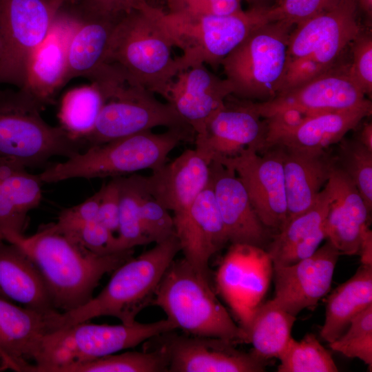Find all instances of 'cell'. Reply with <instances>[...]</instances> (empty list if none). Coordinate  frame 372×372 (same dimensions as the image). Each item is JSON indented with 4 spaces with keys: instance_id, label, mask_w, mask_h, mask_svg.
I'll return each mask as SVG.
<instances>
[{
    "instance_id": "34",
    "label": "cell",
    "mask_w": 372,
    "mask_h": 372,
    "mask_svg": "<svg viewBox=\"0 0 372 372\" xmlns=\"http://www.w3.org/2000/svg\"><path fill=\"white\" fill-rule=\"evenodd\" d=\"M104 103L101 91L92 83L69 90L61 99L60 126L73 138L83 141L93 130Z\"/></svg>"
},
{
    "instance_id": "51",
    "label": "cell",
    "mask_w": 372,
    "mask_h": 372,
    "mask_svg": "<svg viewBox=\"0 0 372 372\" xmlns=\"http://www.w3.org/2000/svg\"><path fill=\"white\" fill-rule=\"evenodd\" d=\"M356 138L369 150L372 151L371 122H366L364 123Z\"/></svg>"
},
{
    "instance_id": "28",
    "label": "cell",
    "mask_w": 372,
    "mask_h": 372,
    "mask_svg": "<svg viewBox=\"0 0 372 372\" xmlns=\"http://www.w3.org/2000/svg\"><path fill=\"white\" fill-rule=\"evenodd\" d=\"M273 262L267 252L250 246L247 254L229 262L222 283L230 307L244 329L253 311L265 296L273 275Z\"/></svg>"
},
{
    "instance_id": "12",
    "label": "cell",
    "mask_w": 372,
    "mask_h": 372,
    "mask_svg": "<svg viewBox=\"0 0 372 372\" xmlns=\"http://www.w3.org/2000/svg\"><path fill=\"white\" fill-rule=\"evenodd\" d=\"M258 152L251 148L216 161L232 169L244 185L250 202L262 224L273 234L287 219V203L279 147Z\"/></svg>"
},
{
    "instance_id": "30",
    "label": "cell",
    "mask_w": 372,
    "mask_h": 372,
    "mask_svg": "<svg viewBox=\"0 0 372 372\" xmlns=\"http://www.w3.org/2000/svg\"><path fill=\"white\" fill-rule=\"evenodd\" d=\"M0 298L45 313L59 311L36 265L17 245L0 240Z\"/></svg>"
},
{
    "instance_id": "26",
    "label": "cell",
    "mask_w": 372,
    "mask_h": 372,
    "mask_svg": "<svg viewBox=\"0 0 372 372\" xmlns=\"http://www.w3.org/2000/svg\"><path fill=\"white\" fill-rule=\"evenodd\" d=\"M76 21L68 49L65 85L77 77L88 79L105 64L109 43L119 19L66 0L63 3Z\"/></svg>"
},
{
    "instance_id": "44",
    "label": "cell",
    "mask_w": 372,
    "mask_h": 372,
    "mask_svg": "<svg viewBox=\"0 0 372 372\" xmlns=\"http://www.w3.org/2000/svg\"><path fill=\"white\" fill-rule=\"evenodd\" d=\"M331 69L309 57L288 58L276 95L300 87Z\"/></svg>"
},
{
    "instance_id": "24",
    "label": "cell",
    "mask_w": 372,
    "mask_h": 372,
    "mask_svg": "<svg viewBox=\"0 0 372 372\" xmlns=\"http://www.w3.org/2000/svg\"><path fill=\"white\" fill-rule=\"evenodd\" d=\"M331 194L325 220L326 239L340 255H358L362 233L369 227L368 210L351 180L335 163L326 184Z\"/></svg>"
},
{
    "instance_id": "19",
    "label": "cell",
    "mask_w": 372,
    "mask_h": 372,
    "mask_svg": "<svg viewBox=\"0 0 372 372\" xmlns=\"http://www.w3.org/2000/svg\"><path fill=\"white\" fill-rule=\"evenodd\" d=\"M262 118L285 108H296L310 116L371 105L346 72L332 69L310 83L278 94L264 102L248 101Z\"/></svg>"
},
{
    "instance_id": "31",
    "label": "cell",
    "mask_w": 372,
    "mask_h": 372,
    "mask_svg": "<svg viewBox=\"0 0 372 372\" xmlns=\"http://www.w3.org/2000/svg\"><path fill=\"white\" fill-rule=\"evenodd\" d=\"M371 304L372 266L361 265L329 296L320 337L331 343L344 333L356 315Z\"/></svg>"
},
{
    "instance_id": "21",
    "label": "cell",
    "mask_w": 372,
    "mask_h": 372,
    "mask_svg": "<svg viewBox=\"0 0 372 372\" xmlns=\"http://www.w3.org/2000/svg\"><path fill=\"white\" fill-rule=\"evenodd\" d=\"M209 182L228 241L265 250L273 233L259 219L236 173L213 161L210 163Z\"/></svg>"
},
{
    "instance_id": "41",
    "label": "cell",
    "mask_w": 372,
    "mask_h": 372,
    "mask_svg": "<svg viewBox=\"0 0 372 372\" xmlns=\"http://www.w3.org/2000/svg\"><path fill=\"white\" fill-rule=\"evenodd\" d=\"M337 0H280L265 8L268 22L284 21L292 25L300 24L327 9Z\"/></svg>"
},
{
    "instance_id": "10",
    "label": "cell",
    "mask_w": 372,
    "mask_h": 372,
    "mask_svg": "<svg viewBox=\"0 0 372 372\" xmlns=\"http://www.w3.org/2000/svg\"><path fill=\"white\" fill-rule=\"evenodd\" d=\"M65 0H0V85L22 89L28 61Z\"/></svg>"
},
{
    "instance_id": "36",
    "label": "cell",
    "mask_w": 372,
    "mask_h": 372,
    "mask_svg": "<svg viewBox=\"0 0 372 372\" xmlns=\"http://www.w3.org/2000/svg\"><path fill=\"white\" fill-rule=\"evenodd\" d=\"M61 372H168L166 352L154 350L113 353L67 366Z\"/></svg>"
},
{
    "instance_id": "29",
    "label": "cell",
    "mask_w": 372,
    "mask_h": 372,
    "mask_svg": "<svg viewBox=\"0 0 372 372\" xmlns=\"http://www.w3.org/2000/svg\"><path fill=\"white\" fill-rule=\"evenodd\" d=\"M21 163L0 157V240L24 235L28 213L42 199L39 174H32Z\"/></svg>"
},
{
    "instance_id": "40",
    "label": "cell",
    "mask_w": 372,
    "mask_h": 372,
    "mask_svg": "<svg viewBox=\"0 0 372 372\" xmlns=\"http://www.w3.org/2000/svg\"><path fill=\"white\" fill-rule=\"evenodd\" d=\"M140 215L144 230L151 242L157 243L175 235L172 215L147 194L143 189L140 201Z\"/></svg>"
},
{
    "instance_id": "38",
    "label": "cell",
    "mask_w": 372,
    "mask_h": 372,
    "mask_svg": "<svg viewBox=\"0 0 372 372\" xmlns=\"http://www.w3.org/2000/svg\"><path fill=\"white\" fill-rule=\"evenodd\" d=\"M335 163L351 180L368 210H372V151L360 141L343 138L338 143Z\"/></svg>"
},
{
    "instance_id": "5",
    "label": "cell",
    "mask_w": 372,
    "mask_h": 372,
    "mask_svg": "<svg viewBox=\"0 0 372 372\" xmlns=\"http://www.w3.org/2000/svg\"><path fill=\"white\" fill-rule=\"evenodd\" d=\"M152 304L160 307L176 329L185 334L218 338L235 344L247 343L246 332L218 300L209 280L184 258L170 263Z\"/></svg>"
},
{
    "instance_id": "48",
    "label": "cell",
    "mask_w": 372,
    "mask_h": 372,
    "mask_svg": "<svg viewBox=\"0 0 372 372\" xmlns=\"http://www.w3.org/2000/svg\"><path fill=\"white\" fill-rule=\"evenodd\" d=\"M101 195L98 210V220L114 236L118 228L120 211L119 176L101 187Z\"/></svg>"
},
{
    "instance_id": "37",
    "label": "cell",
    "mask_w": 372,
    "mask_h": 372,
    "mask_svg": "<svg viewBox=\"0 0 372 372\" xmlns=\"http://www.w3.org/2000/svg\"><path fill=\"white\" fill-rule=\"evenodd\" d=\"M278 359V372L338 371L330 352L312 333L299 341L292 338Z\"/></svg>"
},
{
    "instance_id": "16",
    "label": "cell",
    "mask_w": 372,
    "mask_h": 372,
    "mask_svg": "<svg viewBox=\"0 0 372 372\" xmlns=\"http://www.w3.org/2000/svg\"><path fill=\"white\" fill-rule=\"evenodd\" d=\"M339 256L337 249L327 240L311 256L293 265L273 267L272 300L294 316L315 307L330 290Z\"/></svg>"
},
{
    "instance_id": "20",
    "label": "cell",
    "mask_w": 372,
    "mask_h": 372,
    "mask_svg": "<svg viewBox=\"0 0 372 372\" xmlns=\"http://www.w3.org/2000/svg\"><path fill=\"white\" fill-rule=\"evenodd\" d=\"M76 24L73 13L62 4L47 37L28 61L25 85L21 90L43 107L65 86L68 49Z\"/></svg>"
},
{
    "instance_id": "8",
    "label": "cell",
    "mask_w": 372,
    "mask_h": 372,
    "mask_svg": "<svg viewBox=\"0 0 372 372\" xmlns=\"http://www.w3.org/2000/svg\"><path fill=\"white\" fill-rule=\"evenodd\" d=\"M293 26L284 21L260 25L222 61L225 79L232 87L231 96L264 102L277 94Z\"/></svg>"
},
{
    "instance_id": "53",
    "label": "cell",
    "mask_w": 372,
    "mask_h": 372,
    "mask_svg": "<svg viewBox=\"0 0 372 372\" xmlns=\"http://www.w3.org/2000/svg\"><path fill=\"white\" fill-rule=\"evenodd\" d=\"M257 1V0H252V1Z\"/></svg>"
},
{
    "instance_id": "9",
    "label": "cell",
    "mask_w": 372,
    "mask_h": 372,
    "mask_svg": "<svg viewBox=\"0 0 372 372\" xmlns=\"http://www.w3.org/2000/svg\"><path fill=\"white\" fill-rule=\"evenodd\" d=\"M162 19L174 46L182 50L181 70L207 64L216 69L256 27L267 21L265 7L226 15L186 18L165 13Z\"/></svg>"
},
{
    "instance_id": "7",
    "label": "cell",
    "mask_w": 372,
    "mask_h": 372,
    "mask_svg": "<svg viewBox=\"0 0 372 372\" xmlns=\"http://www.w3.org/2000/svg\"><path fill=\"white\" fill-rule=\"evenodd\" d=\"M176 327L168 319L150 323H79L59 329L43 339L30 372H61L67 366L133 348Z\"/></svg>"
},
{
    "instance_id": "39",
    "label": "cell",
    "mask_w": 372,
    "mask_h": 372,
    "mask_svg": "<svg viewBox=\"0 0 372 372\" xmlns=\"http://www.w3.org/2000/svg\"><path fill=\"white\" fill-rule=\"evenodd\" d=\"M329 347L346 357L361 360L371 371L372 304L356 315L344 333L329 343Z\"/></svg>"
},
{
    "instance_id": "33",
    "label": "cell",
    "mask_w": 372,
    "mask_h": 372,
    "mask_svg": "<svg viewBox=\"0 0 372 372\" xmlns=\"http://www.w3.org/2000/svg\"><path fill=\"white\" fill-rule=\"evenodd\" d=\"M296 320V316L272 299L260 304L243 329L247 343L253 346L252 352L266 361L273 358L278 359L293 338L291 332Z\"/></svg>"
},
{
    "instance_id": "4",
    "label": "cell",
    "mask_w": 372,
    "mask_h": 372,
    "mask_svg": "<svg viewBox=\"0 0 372 372\" xmlns=\"http://www.w3.org/2000/svg\"><path fill=\"white\" fill-rule=\"evenodd\" d=\"M195 133L167 129L162 133L147 131L87 147L63 162L47 167L39 176L43 183L73 178L125 176L138 171L158 169L170 152L185 142H194Z\"/></svg>"
},
{
    "instance_id": "43",
    "label": "cell",
    "mask_w": 372,
    "mask_h": 372,
    "mask_svg": "<svg viewBox=\"0 0 372 372\" xmlns=\"http://www.w3.org/2000/svg\"><path fill=\"white\" fill-rule=\"evenodd\" d=\"M167 13L186 18L226 15L241 11L242 0H166Z\"/></svg>"
},
{
    "instance_id": "2",
    "label": "cell",
    "mask_w": 372,
    "mask_h": 372,
    "mask_svg": "<svg viewBox=\"0 0 372 372\" xmlns=\"http://www.w3.org/2000/svg\"><path fill=\"white\" fill-rule=\"evenodd\" d=\"M162 13L147 3L123 15L112 34L105 63L120 69L130 83L165 99L181 65L173 56L175 46Z\"/></svg>"
},
{
    "instance_id": "47",
    "label": "cell",
    "mask_w": 372,
    "mask_h": 372,
    "mask_svg": "<svg viewBox=\"0 0 372 372\" xmlns=\"http://www.w3.org/2000/svg\"><path fill=\"white\" fill-rule=\"evenodd\" d=\"M309 116H311L298 109L285 108L265 118L267 133L263 152L275 145Z\"/></svg>"
},
{
    "instance_id": "49",
    "label": "cell",
    "mask_w": 372,
    "mask_h": 372,
    "mask_svg": "<svg viewBox=\"0 0 372 372\" xmlns=\"http://www.w3.org/2000/svg\"><path fill=\"white\" fill-rule=\"evenodd\" d=\"M96 12L121 17L148 3L147 0H70Z\"/></svg>"
},
{
    "instance_id": "15",
    "label": "cell",
    "mask_w": 372,
    "mask_h": 372,
    "mask_svg": "<svg viewBox=\"0 0 372 372\" xmlns=\"http://www.w3.org/2000/svg\"><path fill=\"white\" fill-rule=\"evenodd\" d=\"M61 314L39 312L0 298V371L29 372L45 335L60 329Z\"/></svg>"
},
{
    "instance_id": "42",
    "label": "cell",
    "mask_w": 372,
    "mask_h": 372,
    "mask_svg": "<svg viewBox=\"0 0 372 372\" xmlns=\"http://www.w3.org/2000/svg\"><path fill=\"white\" fill-rule=\"evenodd\" d=\"M352 62L347 72L364 95L372 93V37L362 32L354 40Z\"/></svg>"
},
{
    "instance_id": "23",
    "label": "cell",
    "mask_w": 372,
    "mask_h": 372,
    "mask_svg": "<svg viewBox=\"0 0 372 372\" xmlns=\"http://www.w3.org/2000/svg\"><path fill=\"white\" fill-rule=\"evenodd\" d=\"M232 87L204 64L180 70L169 84L165 100L192 128L195 136L204 132L210 117L231 96Z\"/></svg>"
},
{
    "instance_id": "35",
    "label": "cell",
    "mask_w": 372,
    "mask_h": 372,
    "mask_svg": "<svg viewBox=\"0 0 372 372\" xmlns=\"http://www.w3.org/2000/svg\"><path fill=\"white\" fill-rule=\"evenodd\" d=\"M119 220L112 245L113 252L133 249L136 246L151 243L144 230L140 215L143 189L138 174L119 176Z\"/></svg>"
},
{
    "instance_id": "6",
    "label": "cell",
    "mask_w": 372,
    "mask_h": 372,
    "mask_svg": "<svg viewBox=\"0 0 372 372\" xmlns=\"http://www.w3.org/2000/svg\"><path fill=\"white\" fill-rule=\"evenodd\" d=\"M43 107L23 90L0 88V157L39 167L54 157L67 159L87 148L84 141L48 123Z\"/></svg>"
},
{
    "instance_id": "3",
    "label": "cell",
    "mask_w": 372,
    "mask_h": 372,
    "mask_svg": "<svg viewBox=\"0 0 372 372\" xmlns=\"http://www.w3.org/2000/svg\"><path fill=\"white\" fill-rule=\"evenodd\" d=\"M179 251L180 245L175 234L132 257L113 271L97 296L76 309L61 313L60 329L100 316L134 323L138 314L152 304L165 271Z\"/></svg>"
},
{
    "instance_id": "14",
    "label": "cell",
    "mask_w": 372,
    "mask_h": 372,
    "mask_svg": "<svg viewBox=\"0 0 372 372\" xmlns=\"http://www.w3.org/2000/svg\"><path fill=\"white\" fill-rule=\"evenodd\" d=\"M161 334L168 360V372H262L267 361L252 351L237 349L235 344L218 338Z\"/></svg>"
},
{
    "instance_id": "54",
    "label": "cell",
    "mask_w": 372,
    "mask_h": 372,
    "mask_svg": "<svg viewBox=\"0 0 372 372\" xmlns=\"http://www.w3.org/2000/svg\"></svg>"
},
{
    "instance_id": "45",
    "label": "cell",
    "mask_w": 372,
    "mask_h": 372,
    "mask_svg": "<svg viewBox=\"0 0 372 372\" xmlns=\"http://www.w3.org/2000/svg\"><path fill=\"white\" fill-rule=\"evenodd\" d=\"M101 195L100 188L85 201L63 209L59 215L57 221L52 223L54 229L61 234H68L85 223L96 219Z\"/></svg>"
},
{
    "instance_id": "13",
    "label": "cell",
    "mask_w": 372,
    "mask_h": 372,
    "mask_svg": "<svg viewBox=\"0 0 372 372\" xmlns=\"http://www.w3.org/2000/svg\"><path fill=\"white\" fill-rule=\"evenodd\" d=\"M357 0H337L325 10L296 25L289 39L288 58L309 57L332 68L362 32Z\"/></svg>"
},
{
    "instance_id": "32",
    "label": "cell",
    "mask_w": 372,
    "mask_h": 372,
    "mask_svg": "<svg viewBox=\"0 0 372 372\" xmlns=\"http://www.w3.org/2000/svg\"><path fill=\"white\" fill-rule=\"evenodd\" d=\"M372 105L317 114L308 117L275 145L326 149L338 143L364 118L371 116ZM274 146V145H273Z\"/></svg>"
},
{
    "instance_id": "46",
    "label": "cell",
    "mask_w": 372,
    "mask_h": 372,
    "mask_svg": "<svg viewBox=\"0 0 372 372\" xmlns=\"http://www.w3.org/2000/svg\"><path fill=\"white\" fill-rule=\"evenodd\" d=\"M63 235L92 251L99 254L113 252L112 245L115 236L98 218L85 223L70 234Z\"/></svg>"
},
{
    "instance_id": "17",
    "label": "cell",
    "mask_w": 372,
    "mask_h": 372,
    "mask_svg": "<svg viewBox=\"0 0 372 372\" xmlns=\"http://www.w3.org/2000/svg\"><path fill=\"white\" fill-rule=\"evenodd\" d=\"M242 101L226 103L207 121L204 132L195 136V149L209 163L238 154L247 148L262 152L266 141L265 121Z\"/></svg>"
},
{
    "instance_id": "1",
    "label": "cell",
    "mask_w": 372,
    "mask_h": 372,
    "mask_svg": "<svg viewBox=\"0 0 372 372\" xmlns=\"http://www.w3.org/2000/svg\"><path fill=\"white\" fill-rule=\"evenodd\" d=\"M19 246L39 271L54 307L63 313L83 305L107 273L132 257L129 249L99 254L58 232L52 223L33 235L9 241Z\"/></svg>"
},
{
    "instance_id": "27",
    "label": "cell",
    "mask_w": 372,
    "mask_h": 372,
    "mask_svg": "<svg viewBox=\"0 0 372 372\" xmlns=\"http://www.w3.org/2000/svg\"><path fill=\"white\" fill-rule=\"evenodd\" d=\"M331 201V192L325 185L311 208L287 220L273 235L265 251L273 267L295 264L319 248L326 239L324 223Z\"/></svg>"
},
{
    "instance_id": "50",
    "label": "cell",
    "mask_w": 372,
    "mask_h": 372,
    "mask_svg": "<svg viewBox=\"0 0 372 372\" xmlns=\"http://www.w3.org/2000/svg\"><path fill=\"white\" fill-rule=\"evenodd\" d=\"M358 255L362 265L372 266V231L369 227H366L362 233Z\"/></svg>"
},
{
    "instance_id": "52",
    "label": "cell",
    "mask_w": 372,
    "mask_h": 372,
    "mask_svg": "<svg viewBox=\"0 0 372 372\" xmlns=\"http://www.w3.org/2000/svg\"><path fill=\"white\" fill-rule=\"evenodd\" d=\"M360 8L369 15H371L372 0H357Z\"/></svg>"
},
{
    "instance_id": "11",
    "label": "cell",
    "mask_w": 372,
    "mask_h": 372,
    "mask_svg": "<svg viewBox=\"0 0 372 372\" xmlns=\"http://www.w3.org/2000/svg\"><path fill=\"white\" fill-rule=\"evenodd\" d=\"M157 127L194 132L170 103L159 101L142 86L126 82L110 94L93 130L83 141L88 147Z\"/></svg>"
},
{
    "instance_id": "22",
    "label": "cell",
    "mask_w": 372,
    "mask_h": 372,
    "mask_svg": "<svg viewBox=\"0 0 372 372\" xmlns=\"http://www.w3.org/2000/svg\"><path fill=\"white\" fill-rule=\"evenodd\" d=\"M138 177L144 192L176 216L185 211L209 184L210 163L195 149H188L150 175Z\"/></svg>"
},
{
    "instance_id": "18",
    "label": "cell",
    "mask_w": 372,
    "mask_h": 372,
    "mask_svg": "<svg viewBox=\"0 0 372 372\" xmlns=\"http://www.w3.org/2000/svg\"><path fill=\"white\" fill-rule=\"evenodd\" d=\"M172 216L183 258L209 280L210 258L229 242L210 182L185 211Z\"/></svg>"
},
{
    "instance_id": "25",
    "label": "cell",
    "mask_w": 372,
    "mask_h": 372,
    "mask_svg": "<svg viewBox=\"0 0 372 372\" xmlns=\"http://www.w3.org/2000/svg\"><path fill=\"white\" fill-rule=\"evenodd\" d=\"M276 145L283 169L287 221L313 205L329 180L334 156L326 149Z\"/></svg>"
}]
</instances>
